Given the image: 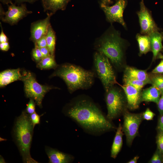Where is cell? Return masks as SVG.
Returning a JSON list of instances; mask_svg holds the SVG:
<instances>
[{
  "instance_id": "1",
  "label": "cell",
  "mask_w": 163,
  "mask_h": 163,
  "mask_svg": "<svg viewBox=\"0 0 163 163\" xmlns=\"http://www.w3.org/2000/svg\"><path fill=\"white\" fill-rule=\"evenodd\" d=\"M63 112L91 135L98 136L115 128L99 107L88 97L80 96L74 98Z\"/></svg>"
},
{
  "instance_id": "2",
  "label": "cell",
  "mask_w": 163,
  "mask_h": 163,
  "mask_svg": "<svg viewBox=\"0 0 163 163\" xmlns=\"http://www.w3.org/2000/svg\"><path fill=\"white\" fill-rule=\"evenodd\" d=\"M34 128L30 115L25 110L14 120L12 135L24 163H38L32 158L30 153Z\"/></svg>"
},
{
  "instance_id": "3",
  "label": "cell",
  "mask_w": 163,
  "mask_h": 163,
  "mask_svg": "<svg viewBox=\"0 0 163 163\" xmlns=\"http://www.w3.org/2000/svg\"><path fill=\"white\" fill-rule=\"evenodd\" d=\"M53 76L62 79L69 92L72 93L79 89H87L91 87L94 82L95 74L79 66L66 63L60 66Z\"/></svg>"
},
{
  "instance_id": "4",
  "label": "cell",
  "mask_w": 163,
  "mask_h": 163,
  "mask_svg": "<svg viewBox=\"0 0 163 163\" xmlns=\"http://www.w3.org/2000/svg\"><path fill=\"white\" fill-rule=\"evenodd\" d=\"M125 44V40L121 37L120 33L110 27L99 40L96 48L115 66L119 67L123 61Z\"/></svg>"
},
{
  "instance_id": "5",
  "label": "cell",
  "mask_w": 163,
  "mask_h": 163,
  "mask_svg": "<svg viewBox=\"0 0 163 163\" xmlns=\"http://www.w3.org/2000/svg\"><path fill=\"white\" fill-rule=\"evenodd\" d=\"M94 69L106 91L118 83L109 59L102 53L96 52L94 57Z\"/></svg>"
},
{
  "instance_id": "6",
  "label": "cell",
  "mask_w": 163,
  "mask_h": 163,
  "mask_svg": "<svg viewBox=\"0 0 163 163\" xmlns=\"http://www.w3.org/2000/svg\"><path fill=\"white\" fill-rule=\"evenodd\" d=\"M21 80L24 83L26 97L33 99L38 106L42 107V102L45 94L53 88L39 83L30 72H24Z\"/></svg>"
},
{
  "instance_id": "7",
  "label": "cell",
  "mask_w": 163,
  "mask_h": 163,
  "mask_svg": "<svg viewBox=\"0 0 163 163\" xmlns=\"http://www.w3.org/2000/svg\"><path fill=\"white\" fill-rule=\"evenodd\" d=\"M105 101L107 110V118L111 120L118 117L123 112L124 107V101L120 91L112 87L107 91Z\"/></svg>"
},
{
  "instance_id": "8",
  "label": "cell",
  "mask_w": 163,
  "mask_h": 163,
  "mask_svg": "<svg viewBox=\"0 0 163 163\" xmlns=\"http://www.w3.org/2000/svg\"><path fill=\"white\" fill-rule=\"evenodd\" d=\"M142 117V115L141 114L126 112L124 114L122 129L126 135L128 145L132 144L134 139L137 135Z\"/></svg>"
},
{
  "instance_id": "9",
  "label": "cell",
  "mask_w": 163,
  "mask_h": 163,
  "mask_svg": "<svg viewBox=\"0 0 163 163\" xmlns=\"http://www.w3.org/2000/svg\"><path fill=\"white\" fill-rule=\"evenodd\" d=\"M140 8L137 12L142 34L149 35L158 31L159 29L154 21L151 13L145 5L143 0L140 3Z\"/></svg>"
},
{
  "instance_id": "10",
  "label": "cell",
  "mask_w": 163,
  "mask_h": 163,
  "mask_svg": "<svg viewBox=\"0 0 163 163\" xmlns=\"http://www.w3.org/2000/svg\"><path fill=\"white\" fill-rule=\"evenodd\" d=\"M126 5L125 0H118L111 6L102 3L101 7L104 12L108 21L111 23L118 22L126 28V25L123 19V13Z\"/></svg>"
},
{
  "instance_id": "11",
  "label": "cell",
  "mask_w": 163,
  "mask_h": 163,
  "mask_svg": "<svg viewBox=\"0 0 163 163\" xmlns=\"http://www.w3.org/2000/svg\"><path fill=\"white\" fill-rule=\"evenodd\" d=\"M8 10L5 12L4 17L1 19L4 22L11 25L16 24L21 19L32 13L27 10L26 4H21L17 6L15 4L8 5Z\"/></svg>"
},
{
  "instance_id": "12",
  "label": "cell",
  "mask_w": 163,
  "mask_h": 163,
  "mask_svg": "<svg viewBox=\"0 0 163 163\" xmlns=\"http://www.w3.org/2000/svg\"><path fill=\"white\" fill-rule=\"evenodd\" d=\"M53 14L52 13H47V16L45 19L34 22L31 24L30 40L34 43L46 35L48 27L51 24L50 20Z\"/></svg>"
},
{
  "instance_id": "13",
  "label": "cell",
  "mask_w": 163,
  "mask_h": 163,
  "mask_svg": "<svg viewBox=\"0 0 163 163\" xmlns=\"http://www.w3.org/2000/svg\"><path fill=\"white\" fill-rule=\"evenodd\" d=\"M126 94L127 105L131 110L137 109L141 101V91L139 90L133 86L129 85H120Z\"/></svg>"
},
{
  "instance_id": "14",
  "label": "cell",
  "mask_w": 163,
  "mask_h": 163,
  "mask_svg": "<svg viewBox=\"0 0 163 163\" xmlns=\"http://www.w3.org/2000/svg\"><path fill=\"white\" fill-rule=\"evenodd\" d=\"M45 151L49 158V163H69L74 159V157L71 155L47 146L45 147Z\"/></svg>"
},
{
  "instance_id": "15",
  "label": "cell",
  "mask_w": 163,
  "mask_h": 163,
  "mask_svg": "<svg viewBox=\"0 0 163 163\" xmlns=\"http://www.w3.org/2000/svg\"><path fill=\"white\" fill-rule=\"evenodd\" d=\"M22 77L19 69L5 70L0 73V86L3 87L16 81L21 80Z\"/></svg>"
},
{
  "instance_id": "16",
  "label": "cell",
  "mask_w": 163,
  "mask_h": 163,
  "mask_svg": "<svg viewBox=\"0 0 163 163\" xmlns=\"http://www.w3.org/2000/svg\"><path fill=\"white\" fill-rule=\"evenodd\" d=\"M123 76L151 84L150 77L145 70L127 66L125 69Z\"/></svg>"
},
{
  "instance_id": "17",
  "label": "cell",
  "mask_w": 163,
  "mask_h": 163,
  "mask_svg": "<svg viewBox=\"0 0 163 163\" xmlns=\"http://www.w3.org/2000/svg\"><path fill=\"white\" fill-rule=\"evenodd\" d=\"M70 0H41V1L44 11H49L50 13L53 14L58 10H64Z\"/></svg>"
},
{
  "instance_id": "18",
  "label": "cell",
  "mask_w": 163,
  "mask_h": 163,
  "mask_svg": "<svg viewBox=\"0 0 163 163\" xmlns=\"http://www.w3.org/2000/svg\"><path fill=\"white\" fill-rule=\"evenodd\" d=\"M161 94V92L159 89L152 85L141 92V101L152 102L157 104Z\"/></svg>"
},
{
  "instance_id": "19",
  "label": "cell",
  "mask_w": 163,
  "mask_h": 163,
  "mask_svg": "<svg viewBox=\"0 0 163 163\" xmlns=\"http://www.w3.org/2000/svg\"><path fill=\"white\" fill-rule=\"evenodd\" d=\"M150 39L151 51L155 60L163 48L162 43V37L161 34L158 31L155 32L149 35Z\"/></svg>"
},
{
  "instance_id": "20",
  "label": "cell",
  "mask_w": 163,
  "mask_h": 163,
  "mask_svg": "<svg viewBox=\"0 0 163 163\" xmlns=\"http://www.w3.org/2000/svg\"><path fill=\"white\" fill-rule=\"evenodd\" d=\"M123 131L120 123L119 125L111 147V157L115 158L120 152L123 145Z\"/></svg>"
},
{
  "instance_id": "21",
  "label": "cell",
  "mask_w": 163,
  "mask_h": 163,
  "mask_svg": "<svg viewBox=\"0 0 163 163\" xmlns=\"http://www.w3.org/2000/svg\"><path fill=\"white\" fill-rule=\"evenodd\" d=\"M136 38L138 44L139 56L146 54L151 50L149 35L137 34Z\"/></svg>"
},
{
  "instance_id": "22",
  "label": "cell",
  "mask_w": 163,
  "mask_h": 163,
  "mask_svg": "<svg viewBox=\"0 0 163 163\" xmlns=\"http://www.w3.org/2000/svg\"><path fill=\"white\" fill-rule=\"evenodd\" d=\"M47 42V47L50 52V55L54 57L56 44V34L51 24L49 26L46 35Z\"/></svg>"
},
{
  "instance_id": "23",
  "label": "cell",
  "mask_w": 163,
  "mask_h": 163,
  "mask_svg": "<svg viewBox=\"0 0 163 163\" xmlns=\"http://www.w3.org/2000/svg\"><path fill=\"white\" fill-rule=\"evenodd\" d=\"M38 67L41 69L53 68L57 67V64L54 59V57L51 55L43 58L39 62Z\"/></svg>"
},
{
  "instance_id": "24",
  "label": "cell",
  "mask_w": 163,
  "mask_h": 163,
  "mask_svg": "<svg viewBox=\"0 0 163 163\" xmlns=\"http://www.w3.org/2000/svg\"><path fill=\"white\" fill-rule=\"evenodd\" d=\"M154 74H155L152 76L150 77L151 84L159 89L162 94L163 93V75Z\"/></svg>"
},
{
  "instance_id": "25",
  "label": "cell",
  "mask_w": 163,
  "mask_h": 163,
  "mask_svg": "<svg viewBox=\"0 0 163 163\" xmlns=\"http://www.w3.org/2000/svg\"><path fill=\"white\" fill-rule=\"evenodd\" d=\"M123 81L124 84L131 85L140 91L144 85L147 84L144 82L125 76L123 77Z\"/></svg>"
},
{
  "instance_id": "26",
  "label": "cell",
  "mask_w": 163,
  "mask_h": 163,
  "mask_svg": "<svg viewBox=\"0 0 163 163\" xmlns=\"http://www.w3.org/2000/svg\"><path fill=\"white\" fill-rule=\"evenodd\" d=\"M163 161V154L158 149L149 161L151 163H161Z\"/></svg>"
},
{
  "instance_id": "27",
  "label": "cell",
  "mask_w": 163,
  "mask_h": 163,
  "mask_svg": "<svg viewBox=\"0 0 163 163\" xmlns=\"http://www.w3.org/2000/svg\"><path fill=\"white\" fill-rule=\"evenodd\" d=\"M32 56L33 59L37 62H39L43 58L40 48L35 45V47L32 51Z\"/></svg>"
},
{
  "instance_id": "28",
  "label": "cell",
  "mask_w": 163,
  "mask_h": 163,
  "mask_svg": "<svg viewBox=\"0 0 163 163\" xmlns=\"http://www.w3.org/2000/svg\"><path fill=\"white\" fill-rule=\"evenodd\" d=\"M30 99V101L27 105L25 110L28 114L30 115L35 112L36 103L33 99Z\"/></svg>"
},
{
  "instance_id": "29",
  "label": "cell",
  "mask_w": 163,
  "mask_h": 163,
  "mask_svg": "<svg viewBox=\"0 0 163 163\" xmlns=\"http://www.w3.org/2000/svg\"><path fill=\"white\" fill-rule=\"evenodd\" d=\"M38 115L36 112L30 115L31 122L34 127L36 125L40 123V117L42 116Z\"/></svg>"
},
{
  "instance_id": "30",
  "label": "cell",
  "mask_w": 163,
  "mask_h": 163,
  "mask_svg": "<svg viewBox=\"0 0 163 163\" xmlns=\"http://www.w3.org/2000/svg\"><path fill=\"white\" fill-rule=\"evenodd\" d=\"M155 114L150 109L147 108L142 114V118L145 120H152Z\"/></svg>"
},
{
  "instance_id": "31",
  "label": "cell",
  "mask_w": 163,
  "mask_h": 163,
  "mask_svg": "<svg viewBox=\"0 0 163 163\" xmlns=\"http://www.w3.org/2000/svg\"><path fill=\"white\" fill-rule=\"evenodd\" d=\"M157 143L158 149L163 154V133L159 134L157 137Z\"/></svg>"
},
{
  "instance_id": "32",
  "label": "cell",
  "mask_w": 163,
  "mask_h": 163,
  "mask_svg": "<svg viewBox=\"0 0 163 163\" xmlns=\"http://www.w3.org/2000/svg\"><path fill=\"white\" fill-rule=\"evenodd\" d=\"M152 73L153 74H163V59H162L159 63L153 70Z\"/></svg>"
},
{
  "instance_id": "33",
  "label": "cell",
  "mask_w": 163,
  "mask_h": 163,
  "mask_svg": "<svg viewBox=\"0 0 163 163\" xmlns=\"http://www.w3.org/2000/svg\"><path fill=\"white\" fill-rule=\"evenodd\" d=\"M35 45H36L39 48L47 47L46 36L43 37L37 41L35 43Z\"/></svg>"
},
{
  "instance_id": "34",
  "label": "cell",
  "mask_w": 163,
  "mask_h": 163,
  "mask_svg": "<svg viewBox=\"0 0 163 163\" xmlns=\"http://www.w3.org/2000/svg\"><path fill=\"white\" fill-rule=\"evenodd\" d=\"M157 104L160 113L162 115H163V93L161 94L160 99Z\"/></svg>"
},
{
  "instance_id": "35",
  "label": "cell",
  "mask_w": 163,
  "mask_h": 163,
  "mask_svg": "<svg viewBox=\"0 0 163 163\" xmlns=\"http://www.w3.org/2000/svg\"><path fill=\"white\" fill-rule=\"evenodd\" d=\"M1 31L0 34V43L6 42L8 41V39L4 33L2 28L1 23L0 22Z\"/></svg>"
},
{
  "instance_id": "36",
  "label": "cell",
  "mask_w": 163,
  "mask_h": 163,
  "mask_svg": "<svg viewBox=\"0 0 163 163\" xmlns=\"http://www.w3.org/2000/svg\"><path fill=\"white\" fill-rule=\"evenodd\" d=\"M43 58L50 55V52L47 47L40 48Z\"/></svg>"
},
{
  "instance_id": "37",
  "label": "cell",
  "mask_w": 163,
  "mask_h": 163,
  "mask_svg": "<svg viewBox=\"0 0 163 163\" xmlns=\"http://www.w3.org/2000/svg\"><path fill=\"white\" fill-rule=\"evenodd\" d=\"M10 48L8 42L0 43V50L3 51H6L8 50Z\"/></svg>"
},
{
  "instance_id": "38",
  "label": "cell",
  "mask_w": 163,
  "mask_h": 163,
  "mask_svg": "<svg viewBox=\"0 0 163 163\" xmlns=\"http://www.w3.org/2000/svg\"><path fill=\"white\" fill-rule=\"evenodd\" d=\"M15 4H21L24 2L33 3L38 0H14Z\"/></svg>"
},
{
  "instance_id": "39",
  "label": "cell",
  "mask_w": 163,
  "mask_h": 163,
  "mask_svg": "<svg viewBox=\"0 0 163 163\" xmlns=\"http://www.w3.org/2000/svg\"><path fill=\"white\" fill-rule=\"evenodd\" d=\"M158 128L163 132V115L160 117L158 123Z\"/></svg>"
},
{
  "instance_id": "40",
  "label": "cell",
  "mask_w": 163,
  "mask_h": 163,
  "mask_svg": "<svg viewBox=\"0 0 163 163\" xmlns=\"http://www.w3.org/2000/svg\"><path fill=\"white\" fill-rule=\"evenodd\" d=\"M139 158V156H136L133 159L129 161L128 163H136Z\"/></svg>"
},
{
  "instance_id": "41",
  "label": "cell",
  "mask_w": 163,
  "mask_h": 163,
  "mask_svg": "<svg viewBox=\"0 0 163 163\" xmlns=\"http://www.w3.org/2000/svg\"><path fill=\"white\" fill-rule=\"evenodd\" d=\"M12 0H0V1L4 4H7L8 5V4H12Z\"/></svg>"
},
{
  "instance_id": "42",
  "label": "cell",
  "mask_w": 163,
  "mask_h": 163,
  "mask_svg": "<svg viewBox=\"0 0 163 163\" xmlns=\"http://www.w3.org/2000/svg\"><path fill=\"white\" fill-rule=\"evenodd\" d=\"M102 3L106 5H108L111 2V0H101Z\"/></svg>"
},
{
  "instance_id": "43",
  "label": "cell",
  "mask_w": 163,
  "mask_h": 163,
  "mask_svg": "<svg viewBox=\"0 0 163 163\" xmlns=\"http://www.w3.org/2000/svg\"><path fill=\"white\" fill-rule=\"evenodd\" d=\"M157 56L159 58L161 59H163V55H162L161 53H159Z\"/></svg>"
},
{
  "instance_id": "44",
  "label": "cell",
  "mask_w": 163,
  "mask_h": 163,
  "mask_svg": "<svg viewBox=\"0 0 163 163\" xmlns=\"http://www.w3.org/2000/svg\"><path fill=\"white\" fill-rule=\"evenodd\" d=\"M5 162V161H4V158L2 157L1 159L0 158V163L5 162Z\"/></svg>"
},
{
  "instance_id": "45",
  "label": "cell",
  "mask_w": 163,
  "mask_h": 163,
  "mask_svg": "<svg viewBox=\"0 0 163 163\" xmlns=\"http://www.w3.org/2000/svg\"><path fill=\"white\" fill-rule=\"evenodd\" d=\"M162 40H163V33H162Z\"/></svg>"
}]
</instances>
